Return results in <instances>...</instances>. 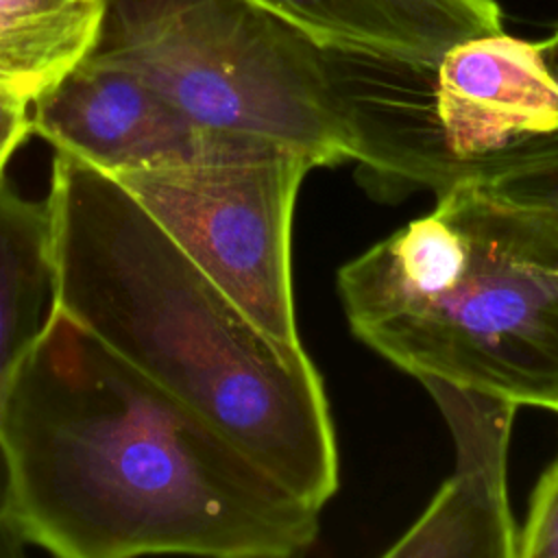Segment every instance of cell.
<instances>
[{
	"label": "cell",
	"instance_id": "cell-5",
	"mask_svg": "<svg viewBox=\"0 0 558 558\" xmlns=\"http://www.w3.org/2000/svg\"><path fill=\"white\" fill-rule=\"evenodd\" d=\"M355 163L381 185L445 192L499 174L558 131V81L538 44L506 31L449 48L434 70L329 50Z\"/></svg>",
	"mask_w": 558,
	"mask_h": 558
},
{
	"label": "cell",
	"instance_id": "cell-14",
	"mask_svg": "<svg viewBox=\"0 0 558 558\" xmlns=\"http://www.w3.org/2000/svg\"><path fill=\"white\" fill-rule=\"evenodd\" d=\"M31 133V100L17 94H0V179L9 159Z\"/></svg>",
	"mask_w": 558,
	"mask_h": 558
},
{
	"label": "cell",
	"instance_id": "cell-11",
	"mask_svg": "<svg viewBox=\"0 0 558 558\" xmlns=\"http://www.w3.org/2000/svg\"><path fill=\"white\" fill-rule=\"evenodd\" d=\"M107 0H0V89L33 100L92 50Z\"/></svg>",
	"mask_w": 558,
	"mask_h": 558
},
{
	"label": "cell",
	"instance_id": "cell-16",
	"mask_svg": "<svg viewBox=\"0 0 558 558\" xmlns=\"http://www.w3.org/2000/svg\"><path fill=\"white\" fill-rule=\"evenodd\" d=\"M538 48H541V54H543L549 72L558 81V28L547 39L538 41Z\"/></svg>",
	"mask_w": 558,
	"mask_h": 558
},
{
	"label": "cell",
	"instance_id": "cell-17",
	"mask_svg": "<svg viewBox=\"0 0 558 558\" xmlns=\"http://www.w3.org/2000/svg\"><path fill=\"white\" fill-rule=\"evenodd\" d=\"M0 94H11V92H4V89H0Z\"/></svg>",
	"mask_w": 558,
	"mask_h": 558
},
{
	"label": "cell",
	"instance_id": "cell-9",
	"mask_svg": "<svg viewBox=\"0 0 558 558\" xmlns=\"http://www.w3.org/2000/svg\"><path fill=\"white\" fill-rule=\"evenodd\" d=\"M325 50L434 70L473 37L504 31L497 0H251Z\"/></svg>",
	"mask_w": 558,
	"mask_h": 558
},
{
	"label": "cell",
	"instance_id": "cell-8",
	"mask_svg": "<svg viewBox=\"0 0 558 558\" xmlns=\"http://www.w3.org/2000/svg\"><path fill=\"white\" fill-rule=\"evenodd\" d=\"M453 436L456 464L388 558H519L506 462L517 403L440 379L421 381Z\"/></svg>",
	"mask_w": 558,
	"mask_h": 558
},
{
	"label": "cell",
	"instance_id": "cell-15",
	"mask_svg": "<svg viewBox=\"0 0 558 558\" xmlns=\"http://www.w3.org/2000/svg\"><path fill=\"white\" fill-rule=\"evenodd\" d=\"M24 543L17 536L15 527L9 521V510H7V473H4V462L0 453V558L9 556H22L24 554Z\"/></svg>",
	"mask_w": 558,
	"mask_h": 558
},
{
	"label": "cell",
	"instance_id": "cell-13",
	"mask_svg": "<svg viewBox=\"0 0 558 558\" xmlns=\"http://www.w3.org/2000/svg\"><path fill=\"white\" fill-rule=\"evenodd\" d=\"M519 558H558V458L534 488L519 530Z\"/></svg>",
	"mask_w": 558,
	"mask_h": 558
},
{
	"label": "cell",
	"instance_id": "cell-3",
	"mask_svg": "<svg viewBox=\"0 0 558 558\" xmlns=\"http://www.w3.org/2000/svg\"><path fill=\"white\" fill-rule=\"evenodd\" d=\"M351 331L397 368L558 412V231L484 183L338 270Z\"/></svg>",
	"mask_w": 558,
	"mask_h": 558
},
{
	"label": "cell",
	"instance_id": "cell-1",
	"mask_svg": "<svg viewBox=\"0 0 558 558\" xmlns=\"http://www.w3.org/2000/svg\"><path fill=\"white\" fill-rule=\"evenodd\" d=\"M9 521L61 558H288L320 510L63 310L0 384Z\"/></svg>",
	"mask_w": 558,
	"mask_h": 558
},
{
	"label": "cell",
	"instance_id": "cell-12",
	"mask_svg": "<svg viewBox=\"0 0 558 558\" xmlns=\"http://www.w3.org/2000/svg\"><path fill=\"white\" fill-rule=\"evenodd\" d=\"M482 183L545 216L558 231V131L536 137L530 144L525 163Z\"/></svg>",
	"mask_w": 558,
	"mask_h": 558
},
{
	"label": "cell",
	"instance_id": "cell-2",
	"mask_svg": "<svg viewBox=\"0 0 558 558\" xmlns=\"http://www.w3.org/2000/svg\"><path fill=\"white\" fill-rule=\"evenodd\" d=\"M54 305L316 510L338 488L323 377L290 360L109 174L54 150Z\"/></svg>",
	"mask_w": 558,
	"mask_h": 558
},
{
	"label": "cell",
	"instance_id": "cell-7",
	"mask_svg": "<svg viewBox=\"0 0 558 558\" xmlns=\"http://www.w3.org/2000/svg\"><path fill=\"white\" fill-rule=\"evenodd\" d=\"M31 131L105 174L207 159L235 135L198 126L137 74L87 57L31 100Z\"/></svg>",
	"mask_w": 558,
	"mask_h": 558
},
{
	"label": "cell",
	"instance_id": "cell-4",
	"mask_svg": "<svg viewBox=\"0 0 558 558\" xmlns=\"http://www.w3.org/2000/svg\"><path fill=\"white\" fill-rule=\"evenodd\" d=\"M87 59L137 74L198 126L355 161L329 52L251 0H107Z\"/></svg>",
	"mask_w": 558,
	"mask_h": 558
},
{
	"label": "cell",
	"instance_id": "cell-10",
	"mask_svg": "<svg viewBox=\"0 0 558 558\" xmlns=\"http://www.w3.org/2000/svg\"><path fill=\"white\" fill-rule=\"evenodd\" d=\"M54 305L50 218L0 179V384L44 329Z\"/></svg>",
	"mask_w": 558,
	"mask_h": 558
},
{
	"label": "cell",
	"instance_id": "cell-6",
	"mask_svg": "<svg viewBox=\"0 0 558 558\" xmlns=\"http://www.w3.org/2000/svg\"><path fill=\"white\" fill-rule=\"evenodd\" d=\"M314 163L301 153L231 135L207 159L109 174L290 360L307 355L292 299L290 231Z\"/></svg>",
	"mask_w": 558,
	"mask_h": 558
}]
</instances>
